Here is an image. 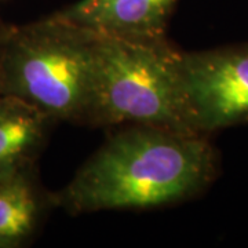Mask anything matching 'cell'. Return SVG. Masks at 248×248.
Returning a JSON list of instances; mask_svg holds the SVG:
<instances>
[{
  "label": "cell",
  "mask_w": 248,
  "mask_h": 248,
  "mask_svg": "<svg viewBox=\"0 0 248 248\" xmlns=\"http://www.w3.org/2000/svg\"><path fill=\"white\" fill-rule=\"evenodd\" d=\"M10 29H11V25L9 24H4L0 21V55H1V50H3V46H4V42L9 36Z\"/></svg>",
  "instance_id": "obj_8"
},
{
  "label": "cell",
  "mask_w": 248,
  "mask_h": 248,
  "mask_svg": "<svg viewBox=\"0 0 248 248\" xmlns=\"http://www.w3.org/2000/svg\"><path fill=\"white\" fill-rule=\"evenodd\" d=\"M179 0H78L51 16L98 35L128 40L167 37Z\"/></svg>",
  "instance_id": "obj_5"
},
{
  "label": "cell",
  "mask_w": 248,
  "mask_h": 248,
  "mask_svg": "<svg viewBox=\"0 0 248 248\" xmlns=\"http://www.w3.org/2000/svg\"><path fill=\"white\" fill-rule=\"evenodd\" d=\"M178 55L167 37L128 40L94 33L87 125L141 124L192 134L182 109Z\"/></svg>",
  "instance_id": "obj_3"
},
{
  "label": "cell",
  "mask_w": 248,
  "mask_h": 248,
  "mask_svg": "<svg viewBox=\"0 0 248 248\" xmlns=\"http://www.w3.org/2000/svg\"><path fill=\"white\" fill-rule=\"evenodd\" d=\"M219 172L211 137L125 124L50 197L53 207L71 215L151 210L202 196Z\"/></svg>",
  "instance_id": "obj_1"
},
{
  "label": "cell",
  "mask_w": 248,
  "mask_h": 248,
  "mask_svg": "<svg viewBox=\"0 0 248 248\" xmlns=\"http://www.w3.org/2000/svg\"><path fill=\"white\" fill-rule=\"evenodd\" d=\"M50 207L51 197L39 185L35 164L0 170V248L29 241Z\"/></svg>",
  "instance_id": "obj_6"
},
{
  "label": "cell",
  "mask_w": 248,
  "mask_h": 248,
  "mask_svg": "<svg viewBox=\"0 0 248 248\" xmlns=\"http://www.w3.org/2000/svg\"><path fill=\"white\" fill-rule=\"evenodd\" d=\"M178 80L189 131L211 137L248 125V43L178 55Z\"/></svg>",
  "instance_id": "obj_4"
},
{
  "label": "cell",
  "mask_w": 248,
  "mask_h": 248,
  "mask_svg": "<svg viewBox=\"0 0 248 248\" xmlns=\"http://www.w3.org/2000/svg\"><path fill=\"white\" fill-rule=\"evenodd\" d=\"M55 123L24 99L0 94V170L35 164Z\"/></svg>",
  "instance_id": "obj_7"
},
{
  "label": "cell",
  "mask_w": 248,
  "mask_h": 248,
  "mask_svg": "<svg viewBox=\"0 0 248 248\" xmlns=\"http://www.w3.org/2000/svg\"><path fill=\"white\" fill-rule=\"evenodd\" d=\"M94 79V32L51 14L11 25L0 55V94L33 105L55 122L87 125Z\"/></svg>",
  "instance_id": "obj_2"
}]
</instances>
